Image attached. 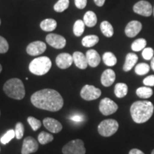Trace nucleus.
Masks as SVG:
<instances>
[{"mask_svg":"<svg viewBox=\"0 0 154 154\" xmlns=\"http://www.w3.org/2000/svg\"><path fill=\"white\" fill-rule=\"evenodd\" d=\"M31 102L38 109L51 112L59 111L63 106V99L61 94L51 88L35 92L31 96Z\"/></svg>","mask_w":154,"mask_h":154,"instance_id":"1","label":"nucleus"},{"mask_svg":"<svg viewBox=\"0 0 154 154\" xmlns=\"http://www.w3.org/2000/svg\"><path fill=\"white\" fill-rule=\"evenodd\" d=\"M154 111L153 104L149 101H138L133 103L130 112L134 122L143 124L151 118Z\"/></svg>","mask_w":154,"mask_h":154,"instance_id":"2","label":"nucleus"},{"mask_svg":"<svg viewBox=\"0 0 154 154\" xmlns=\"http://www.w3.org/2000/svg\"><path fill=\"white\" fill-rule=\"evenodd\" d=\"M6 95L16 100H22L25 96V88L19 79L13 78L7 81L3 86Z\"/></svg>","mask_w":154,"mask_h":154,"instance_id":"3","label":"nucleus"},{"mask_svg":"<svg viewBox=\"0 0 154 154\" xmlns=\"http://www.w3.org/2000/svg\"><path fill=\"white\" fill-rule=\"evenodd\" d=\"M51 67V61L48 57L35 58L29 66L30 72L36 76H42L49 72Z\"/></svg>","mask_w":154,"mask_h":154,"instance_id":"4","label":"nucleus"},{"mask_svg":"<svg viewBox=\"0 0 154 154\" xmlns=\"http://www.w3.org/2000/svg\"><path fill=\"white\" fill-rule=\"evenodd\" d=\"M119 129V123L114 119H106L100 123L98 126V132L103 137H109Z\"/></svg>","mask_w":154,"mask_h":154,"instance_id":"5","label":"nucleus"},{"mask_svg":"<svg viewBox=\"0 0 154 154\" xmlns=\"http://www.w3.org/2000/svg\"><path fill=\"white\" fill-rule=\"evenodd\" d=\"M62 153L63 154H85L86 149L84 141L81 139L71 140L63 146Z\"/></svg>","mask_w":154,"mask_h":154,"instance_id":"6","label":"nucleus"},{"mask_svg":"<svg viewBox=\"0 0 154 154\" xmlns=\"http://www.w3.org/2000/svg\"><path fill=\"white\" fill-rule=\"evenodd\" d=\"M80 95L86 101H92L99 99L101 95V91L94 86L85 85L81 90Z\"/></svg>","mask_w":154,"mask_h":154,"instance_id":"7","label":"nucleus"},{"mask_svg":"<svg viewBox=\"0 0 154 154\" xmlns=\"http://www.w3.org/2000/svg\"><path fill=\"white\" fill-rule=\"evenodd\" d=\"M118 105L109 98H104L100 101L99 111L104 116L113 114L118 110Z\"/></svg>","mask_w":154,"mask_h":154,"instance_id":"8","label":"nucleus"},{"mask_svg":"<svg viewBox=\"0 0 154 154\" xmlns=\"http://www.w3.org/2000/svg\"><path fill=\"white\" fill-rule=\"evenodd\" d=\"M134 11L141 16L150 17L153 13V8L151 3H149V2L141 0L135 4L134 6Z\"/></svg>","mask_w":154,"mask_h":154,"instance_id":"9","label":"nucleus"},{"mask_svg":"<svg viewBox=\"0 0 154 154\" xmlns=\"http://www.w3.org/2000/svg\"><path fill=\"white\" fill-rule=\"evenodd\" d=\"M46 41L51 47L57 49H63L66 46V38L57 34H49L46 36Z\"/></svg>","mask_w":154,"mask_h":154,"instance_id":"10","label":"nucleus"},{"mask_svg":"<svg viewBox=\"0 0 154 154\" xmlns=\"http://www.w3.org/2000/svg\"><path fill=\"white\" fill-rule=\"evenodd\" d=\"M47 49V45L43 42L36 41L30 43L26 47V53L30 56H38L43 54Z\"/></svg>","mask_w":154,"mask_h":154,"instance_id":"11","label":"nucleus"},{"mask_svg":"<svg viewBox=\"0 0 154 154\" xmlns=\"http://www.w3.org/2000/svg\"><path fill=\"white\" fill-rule=\"evenodd\" d=\"M38 142L32 136H27L23 140L22 154H30L38 151Z\"/></svg>","mask_w":154,"mask_h":154,"instance_id":"12","label":"nucleus"},{"mask_svg":"<svg viewBox=\"0 0 154 154\" xmlns=\"http://www.w3.org/2000/svg\"><path fill=\"white\" fill-rule=\"evenodd\" d=\"M73 62V57L68 53H61L58 55L56 59V63L57 66L61 69H68Z\"/></svg>","mask_w":154,"mask_h":154,"instance_id":"13","label":"nucleus"},{"mask_svg":"<svg viewBox=\"0 0 154 154\" xmlns=\"http://www.w3.org/2000/svg\"><path fill=\"white\" fill-rule=\"evenodd\" d=\"M43 124L49 131L53 134H57L62 130V125L59 121L52 118H45L43 120Z\"/></svg>","mask_w":154,"mask_h":154,"instance_id":"14","label":"nucleus"},{"mask_svg":"<svg viewBox=\"0 0 154 154\" xmlns=\"http://www.w3.org/2000/svg\"><path fill=\"white\" fill-rule=\"evenodd\" d=\"M142 29L141 23L138 21H131L128 22L125 28V34L128 37L133 38L136 36Z\"/></svg>","mask_w":154,"mask_h":154,"instance_id":"15","label":"nucleus"},{"mask_svg":"<svg viewBox=\"0 0 154 154\" xmlns=\"http://www.w3.org/2000/svg\"><path fill=\"white\" fill-rule=\"evenodd\" d=\"M116 79V74L112 69H106L101 75V82L102 85L109 87L112 85L113 82H115Z\"/></svg>","mask_w":154,"mask_h":154,"instance_id":"16","label":"nucleus"},{"mask_svg":"<svg viewBox=\"0 0 154 154\" xmlns=\"http://www.w3.org/2000/svg\"><path fill=\"white\" fill-rule=\"evenodd\" d=\"M73 60L76 67L80 69H86L88 66V61L86 57L80 51H75L73 54Z\"/></svg>","mask_w":154,"mask_h":154,"instance_id":"17","label":"nucleus"},{"mask_svg":"<svg viewBox=\"0 0 154 154\" xmlns=\"http://www.w3.org/2000/svg\"><path fill=\"white\" fill-rule=\"evenodd\" d=\"M86 57L88 61V64L93 68L99 66L100 62H101V57H100L99 53L94 49H90L87 51L86 54Z\"/></svg>","mask_w":154,"mask_h":154,"instance_id":"18","label":"nucleus"},{"mask_svg":"<svg viewBox=\"0 0 154 154\" xmlns=\"http://www.w3.org/2000/svg\"><path fill=\"white\" fill-rule=\"evenodd\" d=\"M138 56L134 53H128L126 57V60L123 67L124 72H129L138 61Z\"/></svg>","mask_w":154,"mask_h":154,"instance_id":"19","label":"nucleus"},{"mask_svg":"<svg viewBox=\"0 0 154 154\" xmlns=\"http://www.w3.org/2000/svg\"><path fill=\"white\" fill-rule=\"evenodd\" d=\"M57 21L53 19H46L40 23V27L44 32H52L57 28Z\"/></svg>","mask_w":154,"mask_h":154,"instance_id":"20","label":"nucleus"},{"mask_svg":"<svg viewBox=\"0 0 154 154\" xmlns=\"http://www.w3.org/2000/svg\"><path fill=\"white\" fill-rule=\"evenodd\" d=\"M84 22L88 27H93L97 23V17L92 11H86L84 16Z\"/></svg>","mask_w":154,"mask_h":154,"instance_id":"21","label":"nucleus"},{"mask_svg":"<svg viewBox=\"0 0 154 154\" xmlns=\"http://www.w3.org/2000/svg\"><path fill=\"white\" fill-rule=\"evenodd\" d=\"M128 93V86L124 83H118L114 88V94L116 97L123 98Z\"/></svg>","mask_w":154,"mask_h":154,"instance_id":"22","label":"nucleus"},{"mask_svg":"<svg viewBox=\"0 0 154 154\" xmlns=\"http://www.w3.org/2000/svg\"><path fill=\"white\" fill-rule=\"evenodd\" d=\"M99 41V36L96 35H88L82 38V45L85 47H92Z\"/></svg>","mask_w":154,"mask_h":154,"instance_id":"23","label":"nucleus"},{"mask_svg":"<svg viewBox=\"0 0 154 154\" xmlns=\"http://www.w3.org/2000/svg\"><path fill=\"white\" fill-rule=\"evenodd\" d=\"M100 28L102 34L106 37H111L113 35V28L110 23L107 21H103L101 23Z\"/></svg>","mask_w":154,"mask_h":154,"instance_id":"24","label":"nucleus"},{"mask_svg":"<svg viewBox=\"0 0 154 154\" xmlns=\"http://www.w3.org/2000/svg\"><path fill=\"white\" fill-rule=\"evenodd\" d=\"M102 59L105 64L108 66H113L117 63V59L116 56L112 52H109V51L103 54Z\"/></svg>","mask_w":154,"mask_h":154,"instance_id":"25","label":"nucleus"},{"mask_svg":"<svg viewBox=\"0 0 154 154\" xmlns=\"http://www.w3.org/2000/svg\"><path fill=\"white\" fill-rule=\"evenodd\" d=\"M136 94L138 97L142 99H149L153 95V90L149 86H143L136 90Z\"/></svg>","mask_w":154,"mask_h":154,"instance_id":"26","label":"nucleus"},{"mask_svg":"<svg viewBox=\"0 0 154 154\" xmlns=\"http://www.w3.org/2000/svg\"><path fill=\"white\" fill-rule=\"evenodd\" d=\"M84 30H85V24H84V21L81 20V19L76 21L74 24V27H73V32H74V35L76 36H82Z\"/></svg>","mask_w":154,"mask_h":154,"instance_id":"27","label":"nucleus"},{"mask_svg":"<svg viewBox=\"0 0 154 154\" xmlns=\"http://www.w3.org/2000/svg\"><path fill=\"white\" fill-rule=\"evenodd\" d=\"M146 40L145 38H138L131 44V49L134 51H140L146 48Z\"/></svg>","mask_w":154,"mask_h":154,"instance_id":"28","label":"nucleus"},{"mask_svg":"<svg viewBox=\"0 0 154 154\" xmlns=\"http://www.w3.org/2000/svg\"><path fill=\"white\" fill-rule=\"evenodd\" d=\"M54 140V136L51 134L45 131H42L38 134V141L42 145H45L48 143H50Z\"/></svg>","mask_w":154,"mask_h":154,"instance_id":"29","label":"nucleus"},{"mask_svg":"<svg viewBox=\"0 0 154 154\" xmlns=\"http://www.w3.org/2000/svg\"><path fill=\"white\" fill-rule=\"evenodd\" d=\"M69 6V0H59L54 6V9L57 12H63L68 9Z\"/></svg>","mask_w":154,"mask_h":154,"instance_id":"30","label":"nucleus"},{"mask_svg":"<svg viewBox=\"0 0 154 154\" xmlns=\"http://www.w3.org/2000/svg\"><path fill=\"white\" fill-rule=\"evenodd\" d=\"M150 71V66L149 64L146 63H138L135 67V72L136 73V74L140 75H145L149 73Z\"/></svg>","mask_w":154,"mask_h":154,"instance_id":"31","label":"nucleus"},{"mask_svg":"<svg viewBox=\"0 0 154 154\" xmlns=\"http://www.w3.org/2000/svg\"><path fill=\"white\" fill-rule=\"evenodd\" d=\"M15 137V131L14 130L10 129L7 131L2 136V137L0 138V141L2 144H7L8 143L9 141H11Z\"/></svg>","mask_w":154,"mask_h":154,"instance_id":"32","label":"nucleus"},{"mask_svg":"<svg viewBox=\"0 0 154 154\" xmlns=\"http://www.w3.org/2000/svg\"><path fill=\"white\" fill-rule=\"evenodd\" d=\"M27 121L29 124L30 125L31 128H32V130L34 131H37L40 127L42 126V122L38 119L34 118L33 116H29L27 118Z\"/></svg>","mask_w":154,"mask_h":154,"instance_id":"33","label":"nucleus"},{"mask_svg":"<svg viewBox=\"0 0 154 154\" xmlns=\"http://www.w3.org/2000/svg\"><path fill=\"white\" fill-rule=\"evenodd\" d=\"M15 137L17 138V139H21L24 136V124L21 122L17 123L15 125Z\"/></svg>","mask_w":154,"mask_h":154,"instance_id":"34","label":"nucleus"},{"mask_svg":"<svg viewBox=\"0 0 154 154\" xmlns=\"http://www.w3.org/2000/svg\"><path fill=\"white\" fill-rule=\"evenodd\" d=\"M153 49L151 47L145 48L142 51V56L146 60H151V59H152V58L153 57Z\"/></svg>","mask_w":154,"mask_h":154,"instance_id":"35","label":"nucleus"},{"mask_svg":"<svg viewBox=\"0 0 154 154\" xmlns=\"http://www.w3.org/2000/svg\"><path fill=\"white\" fill-rule=\"evenodd\" d=\"M9 50V44L7 40L0 36V54H5Z\"/></svg>","mask_w":154,"mask_h":154,"instance_id":"36","label":"nucleus"},{"mask_svg":"<svg viewBox=\"0 0 154 154\" xmlns=\"http://www.w3.org/2000/svg\"><path fill=\"white\" fill-rule=\"evenodd\" d=\"M143 84L147 86H154V75L147 76L143 79Z\"/></svg>","mask_w":154,"mask_h":154,"instance_id":"37","label":"nucleus"},{"mask_svg":"<svg viewBox=\"0 0 154 154\" xmlns=\"http://www.w3.org/2000/svg\"><path fill=\"white\" fill-rule=\"evenodd\" d=\"M75 5L78 9H83L87 5V0H74Z\"/></svg>","mask_w":154,"mask_h":154,"instance_id":"38","label":"nucleus"},{"mask_svg":"<svg viewBox=\"0 0 154 154\" xmlns=\"http://www.w3.org/2000/svg\"><path fill=\"white\" fill-rule=\"evenodd\" d=\"M69 119L73 121H75V122H81V121H84V116L82 114H75L71 116L70 117H69Z\"/></svg>","mask_w":154,"mask_h":154,"instance_id":"39","label":"nucleus"},{"mask_svg":"<svg viewBox=\"0 0 154 154\" xmlns=\"http://www.w3.org/2000/svg\"><path fill=\"white\" fill-rule=\"evenodd\" d=\"M129 154H144V153L139 149H131L129 151Z\"/></svg>","mask_w":154,"mask_h":154,"instance_id":"40","label":"nucleus"},{"mask_svg":"<svg viewBox=\"0 0 154 154\" xmlns=\"http://www.w3.org/2000/svg\"><path fill=\"white\" fill-rule=\"evenodd\" d=\"M94 3H95L98 7H102V6H103V5H104L106 0H94Z\"/></svg>","mask_w":154,"mask_h":154,"instance_id":"41","label":"nucleus"},{"mask_svg":"<svg viewBox=\"0 0 154 154\" xmlns=\"http://www.w3.org/2000/svg\"><path fill=\"white\" fill-rule=\"evenodd\" d=\"M151 68L154 71V57L152 58L151 59Z\"/></svg>","mask_w":154,"mask_h":154,"instance_id":"42","label":"nucleus"},{"mask_svg":"<svg viewBox=\"0 0 154 154\" xmlns=\"http://www.w3.org/2000/svg\"><path fill=\"white\" fill-rule=\"evenodd\" d=\"M2 65L0 64V73L2 72Z\"/></svg>","mask_w":154,"mask_h":154,"instance_id":"43","label":"nucleus"},{"mask_svg":"<svg viewBox=\"0 0 154 154\" xmlns=\"http://www.w3.org/2000/svg\"><path fill=\"white\" fill-rule=\"evenodd\" d=\"M151 154H154V149L153 150V151H152V152H151Z\"/></svg>","mask_w":154,"mask_h":154,"instance_id":"44","label":"nucleus"},{"mask_svg":"<svg viewBox=\"0 0 154 154\" xmlns=\"http://www.w3.org/2000/svg\"><path fill=\"white\" fill-rule=\"evenodd\" d=\"M153 16H154V7H153Z\"/></svg>","mask_w":154,"mask_h":154,"instance_id":"45","label":"nucleus"},{"mask_svg":"<svg viewBox=\"0 0 154 154\" xmlns=\"http://www.w3.org/2000/svg\"><path fill=\"white\" fill-rule=\"evenodd\" d=\"M0 24H1V19H0Z\"/></svg>","mask_w":154,"mask_h":154,"instance_id":"46","label":"nucleus"},{"mask_svg":"<svg viewBox=\"0 0 154 154\" xmlns=\"http://www.w3.org/2000/svg\"><path fill=\"white\" fill-rule=\"evenodd\" d=\"M0 151H1V149H0Z\"/></svg>","mask_w":154,"mask_h":154,"instance_id":"47","label":"nucleus"},{"mask_svg":"<svg viewBox=\"0 0 154 154\" xmlns=\"http://www.w3.org/2000/svg\"><path fill=\"white\" fill-rule=\"evenodd\" d=\"M0 114H1V112H0Z\"/></svg>","mask_w":154,"mask_h":154,"instance_id":"48","label":"nucleus"}]
</instances>
